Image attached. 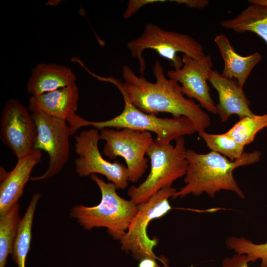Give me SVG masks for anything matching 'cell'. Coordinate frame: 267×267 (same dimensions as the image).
<instances>
[{"label":"cell","instance_id":"obj_1","mask_svg":"<svg viewBox=\"0 0 267 267\" xmlns=\"http://www.w3.org/2000/svg\"><path fill=\"white\" fill-rule=\"evenodd\" d=\"M155 82L137 76L129 66L122 68V82L113 77H102L93 73L97 79L115 85L121 94L140 110L156 115L160 113L171 114L173 117H185L195 125L197 133L205 131L211 125L208 114L192 99L186 98L181 87L176 81L167 77L159 60L153 66Z\"/></svg>","mask_w":267,"mask_h":267},{"label":"cell","instance_id":"obj_2","mask_svg":"<svg viewBox=\"0 0 267 267\" xmlns=\"http://www.w3.org/2000/svg\"><path fill=\"white\" fill-rule=\"evenodd\" d=\"M261 155L260 151L255 150L244 153L240 158L231 161L213 151L201 154L187 149L185 185L177 190L172 198H183L190 194L199 196L205 192L213 199L217 192L228 190L244 199L245 195L233 177V171L239 167L259 162Z\"/></svg>","mask_w":267,"mask_h":267},{"label":"cell","instance_id":"obj_3","mask_svg":"<svg viewBox=\"0 0 267 267\" xmlns=\"http://www.w3.org/2000/svg\"><path fill=\"white\" fill-rule=\"evenodd\" d=\"M90 177L101 192L100 202L91 207L76 205L70 210V216L86 230L106 227L114 239L120 241L137 212V205L120 196L113 183L105 182L96 174Z\"/></svg>","mask_w":267,"mask_h":267},{"label":"cell","instance_id":"obj_4","mask_svg":"<svg viewBox=\"0 0 267 267\" xmlns=\"http://www.w3.org/2000/svg\"><path fill=\"white\" fill-rule=\"evenodd\" d=\"M183 137L171 143L161 144L154 140L146 155L150 162V171L146 178L138 186L128 191L130 200L136 205L147 202L159 190L171 187L173 182L185 176L187 168Z\"/></svg>","mask_w":267,"mask_h":267},{"label":"cell","instance_id":"obj_5","mask_svg":"<svg viewBox=\"0 0 267 267\" xmlns=\"http://www.w3.org/2000/svg\"><path fill=\"white\" fill-rule=\"evenodd\" d=\"M122 95L124 108L120 114L103 121H90L83 118L80 127L92 126L98 130L109 128L147 131L155 134L154 140L161 144L171 143L174 140L197 132L194 124L186 117L160 118L146 113L133 105L126 95Z\"/></svg>","mask_w":267,"mask_h":267},{"label":"cell","instance_id":"obj_6","mask_svg":"<svg viewBox=\"0 0 267 267\" xmlns=\"http://www.w3.org/2000/svg\"><path fill=\"white\" fill-rule=\"evenodd\" d=\"M127 46L132 57L138 59L142 76L146 68L142 54L147 49L154 50L161 56L170 60L176 70L183 65L182 58L177 54L178 52L197 60L205 56L201 44L191 37L165 30L151 23L146 24L141 35L129 41Z\"/></svg>","mask_w":267,"mask_h":267},{"label":"cell","instance_id":"obj_7","mask_svg":"<svg viewBox=\"0 0 267 267\" xmlns=\"http://www.w3.org/2000/svg\"><path fill=\"white\" fill-rule=\"evenodd\" d=\"M177 190L172 187L162 189L147 202L137 205V212L120 240L122 250L131 252L135 260L150 258L161 261L165 267H170L165 258L159 257L154 253L153 249L158 240L156 238H150L147 229L151 221L165 216L172 210L169 199Z\"/></svg>","mask_w":267,"mask_h":267},{"label":"cell","instance_id":"obj_8","mask_svg":"<svg viewBox=\"0 0 267 267\" xmlns=\"http://www.w3.org/2000/svg\"><path fill=\"white\" fill-rule=\"evenodd\" d=\"M28 109L37 130L34 149L44 150L49 158L46 171L40 176L31 177L30 180L47 179L58 174L68 161L71 129L66 121L49 115L33 105L29 104Z\"/></svg>","mask_w":267,"mask_h":267},{"label":"cell","instance_id":"obj_9","mask_svg":"<svg viewBox=\"0 0 267 267\" xmlns=\"http://www.w3.org/2000/svg\"><path fill=\"white\" fill-rule=\"evenodd\" d=\"M99 139L106 142L104 156L111 160L123 157L128 169V180L138 181L148 168L145 155L154 141L151 133L129 128H105L100 130Z\"/></svg>","mask_w":267,"mask_h":267},{"label":"cell","instance_id":"obj_10","mask_svg":"<svg viewBox=\"0 0 267 267\" xmlns=\"http://www.w3.org/2000/svg\"><path fill=\"white\" fill-rule=\"evenodd\" d=\"M99 130L92 128L83 130L75 136V171L80 177L95 174L104 176L117 189L126 188L128 184L126 166L115 161L110 162L101 155L98 148Z\"/></svg>","mask_w":267,"mask_h":267},{"label":"cell","instance_id":"obj_11","mask_svg":"<svg viewBox=\"0 0 267 267\" xmlns=\"http://www.w3.org/2000/svg\"><path fill=\"white\" fill-rule=\"evenodd\" d=\"M37 136L31 113L18 100L7 101L0 119V138L3 144L18 159L34 150Z\"/></svg>","mask_w":267,"mask_h":267},{"label":"cell","instance_id":"obj_12","mask_svg":"<svg viewBox=\"0 0 267 267\" xmlns=\"http://www.w3.org/2000/svg\"><path fill=\"white\" fill-rule=\"evenodd\" d=\"M182 66L179 69L169 70L167 76L180 83L184 95L196 99L200 106L216 114V105L210 94L207 84L209 72L213 66L211 57L205 56L200 60L182 54Z\"/></svg>","mask_w":267,"mask_h":267},{"label":"cell","instance_id":"obj_13","mask_svg":"<svg viewBox=\"0 0 267 267\" xmlns=\"http://www.w3.org/2000/svg\"><path fill=\"white\" fill-rule=\"evenodd\" d=\"M40 150L34 149L17 159L15 167L6 172L0 169V217L5 215L23 195L34 168L41 162Z\"/></svg>","mask_w":267,"mask_h":267},{"label":"cell","instance_id":"obj_14","mask_svg":"<svg viewBox=\"0 0 267 267\" xmlns=\"http://www.w3.org/2000/svg\"><path fill=\"white\" fill-rule=\"evenodd\" d=\"M208 81L218 93L219 102L216 105L217 114L222 122H226L232 115L241 118L255 114L249 107V101L243 88L235 79L225 77L212 69Z\"/></svg>","mask_w":267,"mask_h":267},{"label":"cell","instance_id":"obj_15","mask_svg":"<svg viewBox=\"0 0 267 267\" xmlns=\"http://www.w3.org/2000/svg\"><path fill=\"white\" fill-rule=\"evenodd\" d=\"M79 91L76 83L37 96H31L33 105L51 116L64 120L68 124L77 116Z\"/></svg>","mask_w":267,"mask_h":267},{"label":"cell","instance_id":"obj_16","mask_svg":"<svg viewBox=\"0 0 267 267\" xmlns=\"http://www.w3.org/2000/svg\"><path fill=\"white\" fill-rule=\"evenodd\" d=\"M76 79L73 71L66 66L41 63L32 69L27 90L37 96L71 86Z\"/></svg>","mask_w":267,"mask_h":267},{"label":"cell","instance_id":"obj_17","mask_svg":"<svg viewBox=\"0 0 267 267\" xmlns=\"http://www.w3.org/2000/svg\"><path fill=\"white\" fill-rule=\"evenodd\" d=\"M214 41L224 62L222 74L225 77L236 79L243 88L250 72L262 59V55L257 52L247 56L239 55L223 34L217 35Z\"/></svg>","mask_w":267,"mask_h":267},{"label":"cell","instance_id":"obj_18","mask_svg":"<svg viewBox=\"0 0 267 267\" xmlns=\"http://www.w3.org/2000/svg\"><path fill=\"white\" fill-rule=\"evenodd\" d=\"M221 25L238 33L253 32L267 44V6L252 3L239 15L221 22Z\"/></svg>","mask_w":267,"mask_h":267},{"label":"cell","instance_id":"obj_19","mask_svg":"<svg viewBox=\"0 0 267 267\" xmlns=\"http://www.w3.org/2000/svg\"><path fill=\"white\" fill-rule=\"evenodd\" d=\"M41 197L39 193L33 195L18 225L11 254L18 267H25L26 259L30 249L34 214Z\"/></svg>","mask_w":267,"mask_h":267},{"label":"cell","instance_id":"obj_20","mask_svg":"<svg viewBox=\"0 0 267 267\" xmlns=\"http://www.w3.org/2000/svg\"><path fill=\"white\" fill-rule=\"evenodd\" d=\"M19 208L17 203L0 217V267H5L8 255L12 253L20 220Z\"/></svg>","mask_w":267,"mask_h":267},{"label":"cell","instance_id":"obj_21","mask_svg":"<svg viewBox=\"0 0 267 267\" xmlns=\"http://www.w3.org/2000/svg\"><path fill=\"white\" fill-rule=\"evenodd\" d=\"M267 127V113L254 114L240 118L226 132L237 143L243 147L248 145L261 130Z\"/></svg>","mask_w":267,"mask_h":267},{"label":"cell","instance_id":"obj_22","mask_svg":"<svg viewBox=\"0 0 267 267\" xmlns=\"http://www.w3.org/2000/svg\"><path fill=\"white\" fill-rule=\"evenodd\" d=\"M198 134L211 151L227 157L231 161L240 158L244 153V147L237 143L226 133L213 134L203 131Z\"/></svg>","mask_w":267,"mask_h":267},{"label":"cell","instance_id":"obj_23","mask_svg":"<svg viewBox=\"0 0 267 267\" xmlns=\"http://www.w3.org/2000/svg\"><path fill=\"white\" fill-rule=\"evenodd\" d=\"M225 244L235 253L245 255L249 263L260 261V267H267V241L256 244L244 237L230 236L226 238Z\"/></svg>","mask_w":267,"mask_h":267},{"label":"cell","instance_id":"obj_24","mask_svg":"<svg viewBox=\"0 0 267 267\" xmlns=\"http://www.w3.org/2000/svg\"><path fill=\"white\" fill-rule=\"evenodd\" d=\"M246 255L234 254L230 257H225L222 261L221 267H249Z\"/></svg>","mask_w":267,"mask_h":267},{"label":"cell","instance_id":"obj_25","mask_svg":"<svg viewBox=\"0 0 267 267\" xmlns=\"http://www.w3.org/2000/svg\"><path fill=\"white\" fill-rule=\"evenodd\" d=\"M160 0H131L128 3L126 10L123 13V17L128 18L135 13L143 6L150 3L157 2Z\"/></svg>","mask_w":267,"mask_h":267},{"label":"cell","instance_id":"obj_26","mask_svg":"<svg viewBox=\"0 0 267 267\" xmlns=\"http://www.w3.org/2000/svg\"><path fill=\"white\" fill-rule=\"evenodd\" d=\"M173 1H175L178 4H184L191 8L198 9L203 8L209 3V1L207 0H176Z\"/></svg>","mask_w":267,"mask_h":267},{"label":"cell","instance_id":"obj_27","mask_svg":"<svg viewBox=\"0 0 267 267\" xmlns=\"http://www.w3.org/2000/svg\"><path fill=\"white\" fill-rule=\"evenodd\" d=\"M156 260L150 258H144L139 261L138 267H161Z\"/></svg>","mask_w":267,"mask_h":267},{"label":"cell","instance_id":"obj_28","mask_svg":"<svg viewBox=\"0 0 267 267\" xmlns=\"http://www.w3.org/2000/svg\"><path fill=\"white\" fill-rule=\"evenodd\" d=\"M248 1L250 3H254L267 6V0H250Z\"/></svg>","mask_w":267,"mask_h":267}]
</instances>
